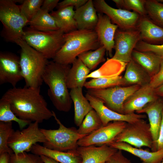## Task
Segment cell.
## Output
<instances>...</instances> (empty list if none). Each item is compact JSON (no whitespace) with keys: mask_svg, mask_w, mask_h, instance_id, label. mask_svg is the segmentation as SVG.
I'll use <instances>...</instances> for the list:
<instances>
[{"mask_svg":"<svg viewBox=\"0 0 163 163\" xmlns=\"http://www.w3.org/2000/svg\"><path fill=\"white\" fill-rule=\"evenodd\" d=\"M40 87L25 86L8 89L2 98L8 101L12 110L19 118L39 123L53 117L52 111L40 94Z\"/></svg>","mask_w":163,"mask_h":163,"instance_id":"6da1fadb","label":"cell"},{"mask_svg":"<svg viewBox=\"0 0 163 163\" xmlns=\"http://www.w3.org/2000/svg\"><path fill=\"white\" fill-rule=\"evenodd\" d=\"M70 65L48 61L42 78L49 87L47 94L52 104L58 110L68 112L72 101L67 84V77L71 68Z\"/></svg>","mask_w":163,"mask_h":163,"instance_id":"7a4b0ae2","label":"cell"},{"mask_svg":"<svg viewBox=\"0 0 163 163\" xmlns=\"http://www.w3.org/2000/svg\"><path fill=\"white\" fill-rule=\"evenodd\" d=\"M63 37L65 42L53 59L61 64H72L80 54L101 46L94 30L77 29L64 34Z\"/></svg>","mask_w":163,"mask_h":163,"instance_id":"3957f363","label":"cell"},{"mask_svg":"<svg viewBox=\"0 0 163 163\" xmlns=\"http://www.w3.org/2000/svg\"><path fill=\"white\" fill-rule=\"evenodd\" d=\"M21 48L20 63L25 86L40 87L43 82L42 76L48 59L28 44L22 38L15 42Z\"/></svg>","mask_w":163,"mask_h":163,"instance_id":"277c9868","label":"cell"},{"mask_svg":"<svg viewBox=\"0 0 163 163\" xmlns=\"http://www.w3.org/2000/svg\"><path fill=\"white\" fill-rule=\"evenodd\" d=\"M0 21L3 25L1 35L6 41L13 43L22 38L24 27L28 23L13 0H0Z\"/></svg>","mask_w":163,"mask_h":163,"instance_id":"5b68a950","label":"cell"},{"mask_svg":"<svg viewBox=\"0 0 163 163\" xmlns=\"http://www.w3.org/2000/svg\"><path fill=\"white\" fill-rule=\"evenodd\" d=\"M64 34L60 29L44 32L29 27L24 29L22 39L47 59H53L65 42Z\"/></svg>","mask_w":163,"mask_h":163,"instance_id":"8992f818","label":"cell"},{"mask_svg":"<svg viewBox=\"0 0 163 163\" xmlns=\"http://www.w3.org/2000/svg\"><path fill=\"white\" fill-rule=\"evenodd\" d=\"M52 112L53 117L59 127L56 129H40L46 139L43 146L50 149L62 152L76 150L78 146V141L85 136L78 134L75 127H66L57 117L54 112Z\"/></svg>","mask_w":163,"mask_h":163,"instance_id":"52a82bcc","label":"cell"},{"mask_svg":"<svg viewBox=\"0 0 163 163\" xmlns=\"http://www.w3.org/2000/svg\"><path fill=\"white\" fill-rule=\"evenodd\" d=\"M113 142H123L138 148L147 147L153 151V141L149 123L144 119L127 123Z\"/></svg>","mask_w":163,"mask_h":163,"instance_id":"ba28073f","label":"cell"},{"mask_svg":"<svg viewBox=\"0 0 163 163\" xmlns=\"http://www.w3.org/2000/svg\"><path fill=\"white\" fill-rule=\"evenodd\" d=\"M141 87L138 85L117 86L102 89H89L87 93L101 101L110 109L123 114V104L131 94Z\"/></svg>","mask_w":163,"mask_h":163,"instance_id":"9c48e42d","label":"cell"},{"mask_svg":"<svg viewBox=\"0 0 163 163\" xmlns=\"http://www.w3.org/2000/svg\"><path fill=\"white\" fill-rule=\"evenodd\" d=\"M37 122L30 123L28 126L21 130L14 131L8 142L13 153L17 155L30 151L33 146L38 142L44 143L46 139Z\"/></svg>","mask_w":163,"mask_h":163,"instance_id":"30bf717a","label":"cell"},{"mask_svg":"<svg viewBox=\"0 0 163 163\" xmlns=\"http://www.w3.org/2000/svg\"><path fill=\"white\" fill-rule=\"evenodd\" d=\"M93 3L97 11L107 15L112 22L117 25L120 29L128 30L137 29L141 17L137 13L113 8L104 0H95Z\"/></svg>","mask_w":163,"mask_h":163,"instance_id":"8fae6325","label":"cell"},{"mask_svg":"<svg viewBox=\"0 0 163 163\" xmlns=\"http://www.w3.org/2000/svg\"><path fill=\"white\" fill-rule=\"evenodd\" d=\"M140 40V33L137 29H117L114 38L115 53L111 58L127 63L132 59L133 51Z\"/></svg>","mask_w":163,"mask_h":163,"instance_id":"7c38bea8","label":"cell"},{"mask_svg":"<svg viewBox=\"0 0 163 163\" xmlns=\"http://www.w3.org/2000/svg\"><path fill=\"white\" fill-rule=\"evenodd\" d=\"M126 123L123 121L110 122L80 139L77 142L78 145V146L108 145L114 142L117 136L124 129Z\"/></svg>","mask_w":163,"mask_h":163,"instance_id":"4fadbf2b","label":"cell"},{"mask_svg":"<svg viewBox=\"0 0 163 163\" xmlns=\"http://www.w3.org/2000/svg\"><path fill=\"white\" fill-rule=\"evenodd\" d=\"M85 97L93 109L97 113L102 122L103 126L111 121H123L132 123L146 118L144 114L133 113L121 114L114 111L106 107L101 101L87 92Z\"/></svg>","mask_w":163,"mask_h":163,"instance_id":"5bb4252c","label":"cell"},{"mask_svg":"<svg viewBox=\"0 0 163 163\" xmlns=\"http://www.w3.org/2000/svg\"><path fill=\"white\" fill-rule=\"evenodd\" d=\"M23 79L20 57L10 52H1L0 85L8 83L16 87Z\"/></svg>","mask_w":163,"mask_h":163,"instance_id":"9a60e30c","label":"cell"},{"mask_svg":"<svg viewBox=\"0 0 163 163\" xmlns=\"http://www.w3.org/2000/svg\"><path fill=\"white\" fill-rule=\"evenodd\" d=\"M158 98L155 94L154 89L149 84L141 87L124 102L123 106V114L136 113Z\"/></svg>","mask_w":163,"mask_h":163,"instance_id":"2e32d148","label":"cell"},{"mask_svg":"<svg viewBox=\"0 0 163 163\" xmlns=\"http://www.w3.org/2000/svg\"><path fill=\"white\" fill-rule=\"evenodd\" d=\"M98 21L94 30L101 46H104L108 54L112 57L114 46V38L118 26L113 23L106 15L98 13Z\"/></svg>","mask_w":163,"mask_h":163,"instance_id":"e0dca14e","label":"cell"},{"mask_svg":"<svg viewBox=\"0 0 163 163\" xmlns=\"http://www.w3.org/2000/svg\"><path fill=\"white\" fill-rule=\"evenodd\" d=\"M118 150L107 145L78 146L76 149L81 158V163H105Z\"/></svg>","mask_w":163,"mask_h":163,"instance_id":"ac0fdd59","label":"cell"},{"mask_svg":"<svg viewBox=\"0 0 163 163\" xmlns=\"http://www.w3.org/2000/svg\"><path fill=\"white\" fill-rule=\"evenodd\" d=\"M163 105L160 98L146 105L141 110L136 112L138 114L146 113L149 121L153 141V151H157L156 144L158 138L161 122Z\"/></svg>","mask_w":163,"mask_h":163,"instance_id":"d6986e66","label":"cell"},{"mask_svg":"<svg viewBox=\"0 0 163 163\" xmlns=\"http://www.w3.org/2000/svg\"><path fill=\"white\" fill-rule=\"evenodd\" d=\"M136 29L141 40L150 44H163V28L154 23L147 16H141Z\"/></svg>","mask_w":163,"mask_h":163,"instance_id":"ffe728a7","label":"cell"},{"mask_svg":"<svg viewBox=\"0 0 163 163\" xmlns=\"http://www.w3.org/2000/svg\"><path fill=\"white\" fill-rule=\"evenodd\" d=\"M92 0H88L83 5L76 9L74 18L77 29L94 30L98 21V16Z\"/></svg>","mask_w":163,"mask_h":163,"instance_id":"44dd1931","label":"cell"},{"mask_svg":"<svg viewBox=\"0 0 163 163\" xmlns=\"http://www.w3.org/2000/svg\"><path fill=\"white\" fill-rule=\"evenodd\" d=\"M108 145L128 152L138 158L142 163H161L163 160V148L150 152L134 147L123 142H113Z\"/></svg>","mask_w":163,"mask_h":163,"instance_id":"7402d4cb","label":"cell"},{"mask_svg":"<svg viewBox=\"0 0 163 163\" xmlns=\"http://www.w3.org/2000/svg\"><path fill=\"white\" fill-rule=\"evenodd\" d=\"M32 153L41 156H45L59 163H81L82 158L76 150L62 152L48 149L38 143L32 147Z\"/></svg>","mask_w":163,"mask_h":163,"instance_id":"603a6c76","label":"cell"},{"mask_svg":"<svg viewBox=\"0 0 163 163\" xmlns=\"http://www.w3.org/2000/svg\"><path fill=\"white\" fill-rule=\"evenodd\" d=\"M74 106V123L79 126L86 115L93 109L89 101L82 93V88L72 89L69 92Z\"/></svg>","mask_w":163,"mask_h":163,"instance_id":"cb8c5ba5","label":"cell"},{"mask_svg":"<svg viewBox=\"0 0 163 163\" xmlns=\"http://www.w3.org/2000/svg\"><path fill=\"white\" fill-rule=\"evenodd\" d=\"M123 78L127 86L142 87L149 84L151 77L148 72L132 59L127 63Z\"/></svg>","mask_w":163,"mask_h":163,"instance_id":"d4e9b609","label":"cell"},{"mask_svg":"<svg viewBox=\"0 0 163 163\" xmlns=\"http://www.w3.org/2000/svg\"><path fill=\"white\" fill-rule=\"evenodd\" d=\"M132 59L142 67L151 78L158 72L163 61L158 56L149 52H141L133 50Z\"/></svg>","mask_w":163,"mask_h":163,"instance_id":"484cf974","label":"cell"},{"mask_svg":"<svg viewBox=\"0 0 163 163\" xmlns=\"http://www.w3.org/2000/svg\"><path fill=\"white\" fill-rule=\"evenodd\" d=\"M67 77L68 89L83 88L90 70L78 58L72 63Z\"/></svg>","mask_w":163,"mask_h":163,"instance_id":"4316f807","label":"cell"},{"mask_svg":"<svg viewBox=\"0 0 163 163\" xmlns=\"http://www.w3.org/2000/svg\"><path fill=\"white\" fill-rule=\"evenodd\" d=\"M74 7H67L53 11L50 13L60 29L64 34L77 29L76 23L74 18L75 11Z\"/></svg>","mask_w":163,"mask_h":163,"instance_id":"83f0119b","label":"cell"},{"mask_svg":"<svg viewBox=\"0 0 163 163\" xmlns=\"http://www.w3.org/2000/svg\"><path fill=\"white\" fill-rule=\"evenodd\" d=\"M126 64L111 58H107L99 69L89 73L86 78H111L120 75L125 69Z\"/></svg>","mask_w":163,"mask_h":163,"instance_id":"f1b7e54d","label":"cell"},{"mask_svg":"<svg viewBox=\"0 0 163 163\" xmlns=\"http://www.w3.org/2000/svg\"><path fill=\"white\" fill-rule=\"evenodd\" d=\"M28 24L30 28L41 31L47 32L60 29L50 13L41 9Z\"/></svg>","mask_w":163,"mask_h":163,"instance_id":"f546056e","label":"cell"},{"mask_svg":"<svg viewBox=\"0 0 163 163\" xmlns=\"http://www.w3.org/2000/svg\"><path fill=\"white\" fill-rule=\"evenodd\" d=\"M106 52L105 47L101 46L93 51L91 50L84 52L78 56L83 63L90 70L95 69L101 63L104 62V57Z\"/></svg>","mask_w":163,"mask_h":163,"instance_id":"4dcf8cb0","label":"cell"},{"mask_svg":"<svg viewBox=\"0 0 163 163\" xmlns=\"http://www.w3.org/2000/svg\"><path fill=\"white\" fill-rule=\"evenodd\" d=\"M117 86H127L123 76L93 78L86 82L84 87L87 89H102Z\"/></svg>","mask_w":163,"mask_h":163,"instance_id":"1f68e13d","label":"cell"},{"mask_svg":"<svg viewBox=\"0 0 163 163\" xmlns=\"http://www.w3.org/2000/svg\"><path fill=\"white\" fill-rule=\"evenodd\" d=\"M103 126L101 120L96 112L92 109L85 116L82 123L77 129L81 135H88Z\"/></svg>","mask_w":163,"mask_h":163,"instance_id":"d6a6232c","label":"cell"},{"mask_svg":"<svg viewBox=\"0 0 163 163\" xmlns=\"http://www.w3.org/2000/svg\"><path fill=\"white\" fill-rule=\"evenodd\" d=\"M14 121L18 124L21 129L28 125L32 122L21 119L12 110L10 102L1 97L0 100V122Z\"/></svg>","mask_w":163,"mask_h":163,"instance_id":"836d02e7","label":"cell"},{"mask_svg":"<svg viewBox=\"0 0 163 163\" xmlns=\"http://www.w3.org/2000/svg\"><path fill=\"white\" fill-rule=\"evenodd\" d=\"M147 16L155 24L163 28V2L158 0H145Z\"/></svg>","mask_w":163,"mask_h":163,"instance_id":"e575fe53","label":"cell"},{"mask_svg":"<svg viewBox=\"0 0 163 163\" xmlns=\"http://www.w3.org/2000/svg\"><path fill=\"white\" fill-rule=\"evenodd\" d=\"M120 9L133 10L141 16H147L145 6V0H113Z\"/></svg>","mask_w":163,"mask_h":163,"instance_id":"d590c367","label":"cell"},{"mask_svg":"<svg viewBox=\"0 0 163 163\" xmlns=\"http://www.w3.org/2000/svg\"><path fill=\"white\" fill-rule=\"evenodd\" d=\"M14 131L12 128V122H0V154L5 152L10 154L13 153L8 146V142Z\"/></svg>","mask_w":163,"mask_h":163,"instance_id":"8d00e7d4","label":"cell"},{"mask_svg":"<svg viewBox=\"0 0 163 163\" xmlns=\"http://www.w3.org/2000/svg\"><path fill=\"white\" fill-rule=\"evenodd\" d=\"M43 0H24L19 5L21 13L28 23L40 10Z\"/></svg>","mask_w":163,"mask_h":163,"instance_id":"74e56055","label":"cell"},{"mask_svg":"<svg viewBox=\"0 0 163 163\" xmlns=\"http://www.w3.org/2000/svg\"><path fill=\"white\" fill-rule=\"evenodd\" d=\"M9 163H44L40 156L23 152L11 154Z\"/></svg>","mask_w":163,"mask_h":163,"instance_id":"f35d334b","label":"cell"},{"mask_svg":"<svg viewBox=\"0 0 163 163\" xmlns=\"http://www.w3.org/2000/svg\"><path fill=\"white\" fill-rule=\"evenodd\" d=\"M135 49L141 52L152 53L158 56L163 61V44L152 45L140 40L137 43Z\"/></svg>","mask_w":163,"mask_h":163,"instance_id":"ab89813d","label":"cell"},{"mask_svg":"<svg viewBox=\"0 0 163 163\" xmlns=\"http://www.w3.org/2000/svg\"><path fill=\"white\" fill-rule=\"evenodd\" d=\"M88 0H64L59 3L56 8L57 9L65 7L73 6L76 9L84 5Z\"/></svg>","mask_w":163,"mask_h":163,"instance_id":"60d3db41","label":"cell"},{"mask_svg":"<svg viewBox=\"0 0 163 163\" xmlns=\"http://www.w3.org/2000/svg\"><path fill=\"white\" fill-rule=\"evenodd\" d=\"M163 83V61L158 73L151 78L150 85L155 89Z\"/></svg>","mask_w":163,"mask_h":163,"instance_id":"b9f144b4","label":"cell"},{"mask_svg":"<svg viewBox=\"0 0 163 163\" xmlns=\"http://www.w3.org/2000/svg\"><path fill=\"white\" fill-rule=\"evenodd\" d=\"M108 161L109 163H132L130 160L124 156L122 151L120 150H118Z\"/></svg>","mask_w":163,"mask_h":163,"instance_id":"7bdbcfd3","label":"cell"},{"mask_svg":"<svg viewBox=\"0 0 163 163\" xmlns=\"http://www.w3.org/2000/svg\"><path fill=\"white\" fill-rule=\"evenodd\" d=\"M59 2V0H43L41 9L49 13L52 12L55 8H56Z\"/></svg>","mask_w":163,"mask_h":163,"instance_id":"ee69618b","label":"cell"},{"mask_svg":"<svg viewBox=\"0 0 163 163\" xmlns=\"http://www.w3.org/2000/svg\"><path fill=\"white\" fill-rule=\"evenodd\" d=\"M162 148H163V110L159 137L156 144V150Z\"/></svg>","mask_w":163,"mask_h":163,"instance_id":"f6af8a7d","label":"cell"},{"mask_svg":"<svg viewBox=\"0 0 163 163\" xmlns=\"http://www.w3.org/2000/svg\"><path fill=\"white\" fill-rule=\"evenodd\" d=\"M10 155L7 152L0 154V163H9Z\"/></svg>","mask_w":163,"mask_h":163,"instance_id":"bcb514c9","label":"cell"},{"mask_svg":"<svg viewBox=\"0 0 163 163\" xmlns=\"http://www.w3.org/2000/svg\"><path fill=\"white\" fill-rule=\"evenodd\" d=\"M156 95L159 98H163V83L154 89Z\"/></svg>","mask_w":163,"mask_h":163,"instance_id":"7dc6e473","label":"cell"},{"mask_svg":"<svg viewBox=\"0 0 163 163\" xmlns=\"http://www.w3.org/2000/svg\"><path fill=\"white\" fill-rule=\"evenodd\" d=\"M44 163H59L55 160L43 155L40 156Z\"/></svg>","mask_w":163,"mask_h":163,"instance_id":"c3c4849f","label":"cell"},{"mask_svg":"<svg viewBox=\"0 0 163 163\" xmlns=\"http://www.w3.org/2000/svg\"><path fill=\"white\" fill-rule=\"evenodd\" d=\"M161 99V101H162V104H163V98H160Z\"/></svg>","mask_w":163,"mask_h":163,"instance_id":"681fc988","label":"cell"},{"mask_svg":"<svg viewBox=\"0 0 163 163\" xmlns=\"http://www.w3.org/2000/svg\"><path fill=\"white\" fill-rule=\"evenodd\" d=\"M160 2H163V0H158Z\"/></svg>","mask_w":163,"mask_h":163,"instance_id":"f907efd6","label":"cell"},{"mask_svg":"<svg viewBox=\"0 0 163 163\" xmlns=\"http://www.w3.org/2000/svg\"><path fill=\"white\" fill-rule=\"evenodd\" d=\"M105 163H109V162L108 161H107L105 162Z\"/></svg>","mask_w":163,"mask_h":163,"instance_id":"816d5d0a","label":"cell"},{"mask_svg":"<svg viewBox=\"0 0 163 163\" xmlns=\"http://www.w3.org/2000/svg\"><path fill=\"white\" fill-rule=\"evenodd\" d=\"M161 163H163V160L162 161V162Z\"/></svg>","mask_w":163,"mask_h":163,"instance_id":"f5cc1de1","label":"cell"}]
</instances>
